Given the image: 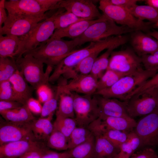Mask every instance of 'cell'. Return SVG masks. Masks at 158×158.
Wrapping results in <instances>:
<instances>
[{
  "label": "cell",
  "instance_id": "1",
  "mask_svg": "<svg viewBox=\"0 0 158 158\" xmlns=\"http://www.w3.org/2000/svg\"><path fill=\"white\" fill-rule=\"evenodd\" d=\"M80 46L78 38L68 41L61 38L50 37L35 49L24 54L31 55L47 66H55L62 60L72 53Z\"/></svg>",
  "mask_w": 158,
  "mask_h": 158
},
{
  "label": "cell",
  "instance_id": "2",
  "mask_svg": "<svg viewBox=\"0 0 158 158\" xmlns=\"http://www.w3.org/2000/svg\"><path fill=\"white\" fill-rule=\"evenodd\" d=\"M157 71H149L142 67L137 71L121 78L111 87L96 91L98 95L108 98L127 100L130 95L149 79L153 77Z\"/></svg>",
  "mask_w": 158,
  "mask_h": 158
},
{
  "label": "cell",
  "instance_id": "3",
  "mask_svg": "<svg viewBox=\"0 0 158 158\" xmlns=\"http://www.w3.org/2000/svg\"><path fill=\"white\" fill-rule=\"evenodd\" d=\"M16 59L18 70L34 89H37L41 85L47 84L53 67L47 66L44 72V63L28 54H24Z\"/></svg>",
  "mask_w": 158,
  "mask_h": 158
},
{
  "label": "cell",
  "instance_id": "4",
  "mask_svg": "<svg viewBox=\"0 0 158 158\" xmlns=\"http://www.w3.org/2000/svg\"><path fill=\"white\" fill-rule=\"evenodd\" d=\"M54 14L42 22L34 25L27 34L20 37V42L15 59L22 56L28 51L35 49L51 37L56 30Z\"/></svg>",
  "mask_w": 158,
  "mask_h": 158
},
{
  "label": "cell",
  "instance_id": "5",
  "mask_svg": "<svg viewBox=\"0 0 158 158\" xmlns=\"http://www.w3.org/2000/svg\"><path fill=\"white\" fill-rule=\"evenodd\" d=\"M39 15L8 14L4 25L0 28V35H13L19 37L27 34L35 24L51 16L56 11Z\"/></svg>",
  "mask_w": 158,
  "mask_h": 158
},
{
  "label": "cell",
  "instance_id": "6",
  "mask_svg": "<svg viewBox=\"0 0 158 158\" xmlns=\"http://www.w3.org/2000/svg\"><path fill=\"white\" fill-rule=\"evenodd\" d=\"M133 31L126 26L117 25L103 14L99 21L90 26L78 37L80 46L87 42H96L113 35H122Z\"/></svg>",
  "mask_w": 158,
  "mask_h": 158
},
{
  "label": "cell",
  "instance_id": "7",
  "mask_svg": "<svg viewBox=\"0 0 158 158\" xmlns=\"http://www.w3.org/2000/svg\"><path fill=\"white\" fill-rule=\"evenodd\" d=\"M73 98L75 119L77 126L87 127L99 118L97 101L95 95H81L72 92Z\"/></svg>",
  "mask_w": 158,
  "mask_h": 158
},
{
  "label": "cell",
  "instance_id": "8",
  "mask_svg": "<svg viewBox=\"0 0 158 158\" xmlns=\"http://www.w3.org/2000/svg\"><path fill=\"white\" fill-rule=\"evenodd\" d=\"M99 8L103 12V14L116 23L126 26L134 31L147 30L151 23L139 20L125 8L112 4L108 0H100Z\"/></svg>",
  "mask_w": 158,
  "mask_h": 158
},
{
  "label": "cell",
  "instance_id": "9",
  "mask_svg": "<svg viewBox=\"0 0 158 158\" xmlns=\"http://www.w3.org/2000/svg\"><path fill=\"white\" fill-rule=\"evenodd\" d=\"M158 109V89L137 93L128 100L127 111L133 118L147 115Z\"/></svg>",
  "mask_w": 158,
  "mask_h": 158
},
{
  "label": "cell",
  "instance_id": "10",
  "mask_svg": "<svg viewBox=\"0 0 158 158\" xmlns=\"http://www.w3.org/2000/svg\"><path fill=\"white\" fill-rule=\"evenodd\" d=\"M141 63V57L134 50L127 48L112 51L109 58L107 69L128 75L142 68Z\"/></svg>",
  "mask_w": 158,
  "mask_h": 158
},
{
  "label": "cell",
  "instance_id": "11",
  "mask_svg": "<svg viewBox=\"0 0 158 158\" xmlns=\"http://www.w3.org/2000/svg\"><path fill=\"white\" fill-rule=\"evenodd\" d=\"M133 130L140 139V147L158 145V109L141 118Z\"/></svg>",
  "mask_w": 158,
  "mask_h": 158
},
{
  "label": "cell",
  "instance_id": "12",
  "mask_svg": "<svg viewBox=\"0 0 158 158\" xmlns=\"http://www.w3.org/2000/svg\"><path fill=\"white\" fill-rule=\"evenodd\" d=\"M28 123L19 124L6 121L1 123L0 145L22 140H36L28 126Z\"/></svg>",
  "mask_w": 158,
  "mask_h": 158
},
{
  "label": "cell",
  "instance_id": "13",
  "mask_svg": "<svg viewBox=\"0 0 158 158\" xmlns=\"http://www.w3.org/2000/svg\"><path fill=\"white\" fill-rule=\"evenodd\" d=\"M61 8L82 18L94 20L102 16L97 6L90 0H60L58 8Z\"/></svg>",
  "mask_w": 158,
  "mask_h": 158
},
{
  "label": "cell",
  "instance_id": "14",
  "mask_svg": "<svg viewBox=\"0 0 158 158\" xmlns=\"http://www.w3.org/2000/svg\"><path fill=\"white\" fill-rule=\"evenodd\" d=\"M94 95L97 102L99 118L101 119L109 117L129 116L127 111L128 100L123 101L116 98H108L98 95Z\"/></svg>",
  "mask_w": 158,
  "mask_h": 158
},
{
  "label": "cell",
  "instance_id": "15",
  "mask_svg": "<svg viewBox=\"0 0 158 158\" xmlns=\"http://www.w3.org/2000/svg\"><path fill=\"white\" fill-rule=\"evenodd\" d=\"M97 81L90 74L79 75L72 79L68 83L58 86L57 89L60 92L69 91L93 95L97 90Z\"/></svg>",
  "mask_w": 158,
  "mask_h": 158
},
{
  "label": "cell",
  "instance_id": "16",
  "mask_svg": "<svg viewBox=\"0 0 158 158\" xmlns=\"http://www.w3.org/2000/svg\"><path fill=\"white\" fill-rule=\"evenodd\" d=\"M44 144V142L32 140H22L5 143L0 145V158H18Z\"/></svg>",
  "mask_w": 158,
  "mask_h": 158
},
{
  "label": "cell",
  "instance_id": "17",
  "mask_svg": "<svg viewBox=\"0 0 158 158\" xmlns=\"http://www.w3.org/2000/svg\"><path fill=\"white\" fill-rule=\"evenodd\" d=\"M5 5L10 14L39 15L48 11L37 0H11L6 1Z\"/></svg>",
  "mask_w": 158,
  "mask_h": 158
},
{
  "label": "cell",
  "instance_id": "18",
  "mask_svg": "<svg viewBox=\"0 0 158 158\" xmlns=\"http://www.w3.org/2000/svg\"><path fill=\"white\" fill-rule=\"evenodd\" d=\"M132 36L131 43L133 49L139 56L152 54L158 51V42L148 34L136 31Z\"/></svg>",
  "mask_w": 158,
  "mask_h": 158
},
{
  "label": "cell",
  "instance_id": "19",
  "mask_svg": "<svg viewBox=\"0 0 158 158\" xmlns=\"http://www.w3.org/2000/svg\"><path fill=\"white\" fill-rule=\"evenodd\" d=\"M9 80L12 86L14 100L23 105L26 104L28 100L32 97L34 89L28 85L19 70L16 71Z\"/></svg>",
  "mask_w": 158,
  "mask_h": 158
},
{
  "label": "cell",
  "instance_id": "20",
  "mask_svg": "<svg viewBox=\"0 0 158 158\" xmlns=\"http://www.w3.org/2000/svg\"><path fill=\"white\" fill-rule=\"evenodd\" d=\"M91 131L95 139L94 158H113L119 152V148L113 145L100 132Z\"/></svg>",
  "mask_w": 158,
  "mask_h": 158
},
{
  "label": "cell",
  "instance_id": "21",
  "mask_svg": "<svg viewBox=\"0 0 158 158\" xmlns=\"http://www.w3.org/2000/svg\"><path fill=\"white\" fill-rule=\"evenodd\" d=\"M53 114L46 118L35 119L28 123L36 140L47 142L54 129L53 124L51 121Z\"/></svg>",
  "mask_w": 158,
  "mask_h": 158
},
{
  "label": "cell",
  "instance_id": "22",
  "mask_svg": "<svg viewBox=\"0 0 158 158\" xmlns=\"http://www.w3.org/2000/svg\"><path fill=\"white\" fill-rule=\"evenodd\" d=\"M101 17L96 20H83L65 28L56 29L51 37L61 38L67 37L74 39L78 37L81 35L90 26L99 21Z\"/></svg>",
  "mask_w": 158,
  "mask_h": 158
},
{
  "label": "cell",
  "instance_id": "23",
  "mask_svg": "<svg viewBox=\"0 0 158 158\" xmlns=\"http://www.w3.org/2000/svg\"><path fill=\"white\" fill-rule=\"evenodd\" d=\"M6 121L17 124L28 123L35 119L26 104L11 110L0 111Z\"/></svg>",
  "mask_w": 158,
  "mask_h": 158
},
{
  "label": "cell",
  "instance_id": "24",
  "mask_svg": "<svg viewBox=\"0 0 158 158\" xmlns=\"http://www.w3.org/2000/svg\"><path fill=\"white\" fill-rule=\"evenodd\" d=\"M101 124L107 129L130 132L133 130L137 122L130 116L109 117L103 119L99 118Z\"/></svg>",
  "mask_w": 158,
  "mask_h": 158
},
{
  "label": "cell",
  "instance_id": "25",
  "mask_svg": "<svg viewBox=\"0 0 158 158\" xmlns=\"http://www.w3.org/2000/svg\"><path fill=\"white\" fill-rule=\"evenodd\" d=\"M133 16L143 21L147 20L151 23H158V8L149 5L137 4L125 8Z\"/></svg>",
  "mask_w": 158,
  "mask_h": 158
},
{
  "label": "cell",
  "instance_id": "26",
  "mask_svg": "<svg viewBox=\"0 0 158 158\" xmlns=\"http://www.w3.org/2000/svg\"><path fill=\"white\" fill-rule=\"evenodd\" d=\"M100 52H95L84 59L76 66L63 75L66 79L90 74L94 63Z\"/></svg>",
  "mask_w": 158,
  "mask_h": 158
},
{
  "label": "cell",
  "instance_id": "27",
  "mask_svg": "<svg viewBox=\"0 0 158 158\" xmlns=\"http://www.w3.org/2000/svg\"><path fill=\"white\" fill-rule=\"evenodd\" d=\"M20 41V37L16 36L0 35V57L15 58Z\"/></svg>",
  "mask_w": 158,
  "mask_h": 158
},
{
  "label": "cell",
  "instance_id": "28",
  "mask_svg": "<svg viewBox=\"0 0 158 158\" xmlns=\"http://www.w3.org/2000/svg\"><path fill=\"white\" fill-rule=\"evenodd\" d=\"M59 101V106L56 115L75 118L72 92L69 91L61 92Z\"/></svg>",
  "mask_w": 158,
  "mask_h": 158
},
{
  "label": "cell",
  "instance_id": "29",
  "mask_svg": "<svg viewBox=\"0 0 158 158\" xmlns=\"http://www.w3.org/2000/svg\"><path fill=\"white\" fill-rule=\"evenodd\" d=\"M64 9L59 8L54 14V23L56 29L66 28L82 20H92L79 18L70 12H64Z\"/></svg>",
  "mask_w": 158,
  "mask_h": 158
},
{
  "label": "cell",
  "instance_id": "30",
  "mask_svg": "<svg viewBox=\"0 0 158 158\" xmlns=\"http://www.w3.org/2000/svg\"><path fill=\"white\" fill-rule=\"evenodd\" d=\"M95 142L93 134L84 143L68 150L72 158H94Z\"/></svg>",
  "mask_w": 158,
  "mask_h": 158
},
{
  "label": "cell",
  "instance_id": "31",
  "mask_svg": "<svg viewBox=\"0 0 158 158\" xmlns=\"http://www.w3.org/2000/svg\"><path fill=\"white\" fill-rule=\"evenodd\" d=\"M117 47L114 46L109 48L96 59L90 74L97 80H98L107 69L109 57L113 50Z\"/></svg>",
  "mask_w": 158,
  "mask_h": 158
},
{
  "label": "cell",
  "instance_id": "32",
  "mask_svg": "<svg viewBox=\"0 0 158 158\" xmlns=\"http://www.w3.org/2000/svg\"><path fill=\"white\" fill-rule=\"evenodd\" d=\"M93 135L87 127L77 126L68 139V150L85 142Z\"/></svg>",
  "mask_w": 158,
  "mask_h": 158
},
{
  "label": "cell",
  "instance_id": "33",
  "mask_svg": "<svg viewBox=\"0 0 158 158\" xmlns=\"http://www.w3.org/2000/svg\"><path fill=\"white\" fill-rule=\"evenodd\" d=\"M140 145L139 137L133 130L129 132L126 141L120 146L119 153L125 156L130 157L140 148Z\"/></svg>",
  "mask_w": 158,
  "mask_h": 158
},
{
  "label": "cell",
  "instance_id": "34",
  "mask_svg": "<svg viewBox=\"0 0 158 158\" xmlns=\"http://www.w3.org/2000/svg\"><path fill=\"white\" fill-rule=\"evenodd\" d=\"M18 70L15 58L0 57V83L9 80Z\"/></svg>",
  "mask_w": 158,
  "mask_h": 158
},
{
  "label": "cell",
  "instance_id": "35",
  "mask_svg": "<svg viewBox=\"0 0 158 158\" xmlns=\"http://www.w3.org/2000/svg\"><path fill=\"white\" fill-rule=\"evenodd\" d=\"M49 148L58 150H68V140L61 132L54 127V129L46 142Z\"/></svg>",
  "mask_w": 158,
  "mask_h": 158
},
{
  "label": "cell",
  "instance_id": "36",
  "mask_svg": "<svg viewBox=\"0 0 158 158\" xmlns=\"http://www.w3.org/2000/svg\"><path fill=\"white\" fill-rule=\"evenodd\" d=\"M125 74L107 69L98 80L97 91L108 88L112 86Z\"/></svg>",
  "mask_w": 158,
  "mask_h": 158
},
{
  "label": "cell",
  "instance_id": "37",
  "mask_svg": "<svg viewBox=\"0 0 158 158\" xmlns=\"http://www.w3.org/2000/svg\"><path fill=\"white\" fill-rule=\"evenodd\" d=\"M54 127L63 133L68 140L73 130L77 126L75 118L56 116Z\"/></svg>",
  "mask_w": 158,
  "mask_h": 158
},
{
  "label": "cell",
  "instance_id": "38",
  "mask_svg": "<svg viewBox=\"0 0 158 158\" xmlns=\"http://www.w3.org/2000/svg\"><path fill=\"white\" fill-rule=\"evenodd\" d=\"M99 132L113 145L119 148L120 145L126 141L129 132L105 128Z\"/></svg>",
  "mask_w": 158,
  "mask_h": 158
},
{
  "label": "cell",
  "instance_id": "39",
  "mask_svg": "<svg viewBox=\"0 0 158 158\" xmlns=\"http://www.w3.org/2000/svg\"><path fill=\"white\" fill-rule=\"evenodd\" d=\"M60 94V92L56 90L52 97L44 103L40 118L47 117L51 114H54L57 108Z\"/></svg>",
  "mask_w": 158,
  "mask_h": 158
},
{
  "label": "cell",
  "instance_id": "40",
  "mask_svg": "<svg viewBox=\"0 0 158 158\" xmlns=\"http://www.w3.org/2000/svg\"><path fill=\"white\" fill-rule=\"evenodd\" d=\"M140 57L142 63L145 70L149 71H157L158 51L152 54L145 55Z\"/></svg>",
  "mask_w": 158,
  "mask_h": 158
},
{
  "label": "cell",
  "instance_id": "41",
  "mask_svg": "<svg viewBox=\"0 0 158 158\" xmlns=\"http://www.w3.org/2000/svg\"><path fill=\"white\" fill-rule=\"evenodd\" d=\"M0 100L15 101L12 86L9 80L0 83Z\"/></svg>",
  "mask_w": 158,
  "mask_h": 158
},
{
  "label": "cell",
  "instance_id": "42",
  "mask_svg": "<svg viewBox=\"0 0 158 158\" xmlns=\"http://www.w3.org/2000/svg\"><path fill=\"white\" fill-rule=\"evenodd\" d=\"M157 89H158V73L136 88L134 93H138Z\"/></svg>",
  "mask_w": 158,
  "mask_h": 158
},
{
  "label": "cell",
  "instance_id": "43",
  "mask_svg": "<svg viewBox=\"0 0 158 158\" xmlns=\"http://www.w3.org/2000/svg\"><path fill=\"white\" fill-rule=\"evenodd\" d=\"M50 150L46 144H44L26 152L18 158H41Z\"/></svg>",
  "mask_w": 158,
  "mask_h": 158
},
{
  "label": "cell",
  "instance_id": "44",
  "mask_svg": "<svg viewBox=\"0 0 158 158\" xmlns=\"http://www.w3.org/2000/svg\"><path fill=\"white\" fill-rule=\"evenodd\" d=\"M36 90L38 100L41 103H44L53 96L54 94L47 84L41 85Z\"/></svg>",
  "mask_w": 158,
  "mask_h": 158
},
{
  "label": "cell",
  "instance_id": "45",
  "mask_svg": "<svg viewBox=\"0 0 158 158\" xmlns=\"http://www.w3.org/2000/svg\"><path fill=\"white\" fill-rule=\"evenodd\" d=\"M158 155L151 147H147L134 153L130 158H156Z\"/></svg>",
  "mask_w": 158,
  "mask_h": 158
},
{
  "label": "cell",
  "instance_id": "46",
  "mask_svg": "<svg viewBox=\"0 0 158 158\" xmlns=\"http://www.w3.org/2000/svg\"><path fill=\"white\" fill-rule=\"evenodd\" d=\"M41 103L38 100L31 97L28 101L26 105L32 114L40 115L42 108Z\"/></svg>",
  "mask_w": 158,
  "mask_h": 158
},
{
  "label": "cell",
  "instance_id": "47",
  "mask_svg": "<svg viewBox=\"0 0 158 158\" xmlns=\"http://www.w3.org/2000/svg\"><path fill=\"white\" fill-rule=\"evenodd\" d=\"M23 104L19 102L10 100H0V111L19 108Z\"/></svg>",
  "mask_w": 158,
  "mask_h": 158
},
{
  "label": "cell",
  "instance_id": "48",
  "mask_svg": "<svg viewBox=\"0 0 158 158\" xmlns=\"http://www.w3.org/2000/svg\"><path fill=\"white\" fill-rule=\"evenodd\" d=\"M41 158H72L69 150L58 152L50 150Z\"/></svg>",
  "mask_w": 158,
  "mask_h": 158
},
{
  "label": "cell",
  "instance_id": "49",
  "mask_svg": "<svg viewBox=\"0 0 158 158\" xmlns=\"http://www.w3.org/2000/svg\"><path fill=\"white\" fill-rule=\"evenodd\" d=\"M110 4L125 8H127L136 4L139 0H108Z\"/></svg>",
  "mask_w": 158,
  "mask_h": 158
},
{
  "label": "cell",
  "instance_id": "50",
  "mask_svg": "<svg viewBox=\"0 0 158 158\" xmlns=\"http://www.w3.org/2000/svg\"><path fill=\"white\" fill-rule=\"evenodd\" d=\"M5 0H0V28L2 27V25L6 20L8 16L5 10Z\"/></svg>",
  "mask_w": 158,
  "mask_h": 158
},
{
  "label": "cell",
  "instance_id": "51",
  "mask_svg": "<svg viewBox=\"0 0 158 158\" xmlns=\"http://www.w3.org/2000/svg\"><path fill=\"white\" fill-rule=\"evenodd\" d=\"M144 1L147 5L158 8V0H146Z\"/></svg>",
  "mask_w": 158,
  "mask_h": 158
},
{
  "label": "cell",
  "instance_id": "52",
  "mask_svg": "<svg viewBox=\"0 0 158 158\" xmlns=\"http://www.w3.org/2000/svg\"><path fill=\"white\" fill-rule=\"evenodd\" d=\"M148 34L155 39L158 42V31L153 30L149 32Z\"/></svg>",
  "mask_w": 158,
  "mask_h": 158
},
{
  "label": "cell",
  "instance_id": "53",
  "mask_svg": "<svg viewBox=\"0 0 158 158\" xmlns=\"http://www.w3.org/2000/svg\"><path fill=\"white\" fill-rule=\"evenodd\" d=\"M113 158H130V157H128L125 156L120 154L119 152Z\"/></svg>",
  "mask_w": 158,
  "mask_h": 158
},
{
  "label": "cell",
  "instance_id": "54",
  "mask_svg": "<svg viewBox=\"0 0 158 158\" xmlns=\"http://www.w3.org/2000/svg\"><path fill=\"white\" fill-rule=\"evenodd\" d=\"M0 158H15L10 157H1Z\"/></svg>",
  "mask_w": 158,
  "mask_h": 158
},
{
  "label": "cell",
  "instance_id": "55",
  "mask_svg": "<svg viewBox=\"0 0 158 158\" xmlns=\"http://www.w3.org/2000/svg\"><path fill=\"white\" fill-rule=\"evenodd\" d=\"M156 25V26L158 27V23H157L155 24Z\"/></svg>",
  "mask_w": 158,
  "mask_h": 158
},
{
  "label": "cell",
  "instance_id": "56",
  "mask_svg": "<svg viewBox=\"0 0 158 158\" xmlns=\"http://www.w3.org/2000/svg\"><path fill=\"white\" fill-rule=\"evenodd\" d=\"M156 158H158V156Z\"/></svg>",
  "mask_w": 158,
  "mask_h": 158
}]
</instances>
